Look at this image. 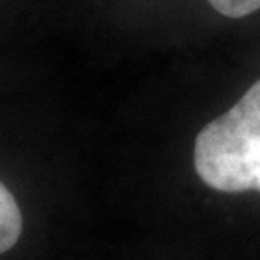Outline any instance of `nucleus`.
<instances>
[{
	"mask_svg": "<svg viewBox=\"0 0 260 260\" xmlns=\"http://www.w3.org/2000/svg\"><path fill=\"white\" fill-rule=\"evenodd\" d=\"M208 3L225 18H247L260 9V0H208Z\"/></svg>",
	"mask_w": 260,
	"mask_h": 260,
	"instance_id": "nucleus-3",
	"label": "nucleus"
},
{
	"mask_svg": "<svg viewBox=\"0 0 260 260\" xmlns=\"http://www.w3.org/2000/svg\"><path fill=\"white\" fill-rule=\"evenodd\" d=\"M24 217L13 193L0 182V254L15 247L22 237Z\"/></svg>",
	"mask_w": 260,
	"mask_h": 260,
	"instance_id": "nucleus-2",
	"label": "nucleus"
},
{
	"mask_svg": "<svg viewBox=\"0 0 260 260\" xmlns=\"http://www.w3.org/2000/svg\"><path fill=\"white\" fill-rule=\"evenodd\" d=\"M193 165L200 180L215 191L260 193V78L200 130Z\"/></svg>",
	"mask_w": 260,
	"mask_h": 260,
	"instance_id": "nucleus-1",
	"label": "nucleus"
}]
</instances>
